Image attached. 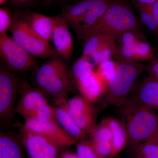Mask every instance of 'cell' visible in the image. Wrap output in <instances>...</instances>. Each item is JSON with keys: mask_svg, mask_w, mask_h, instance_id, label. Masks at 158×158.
Segmentation results:
<instances>
[{"mask_svg": "<svg viewBox=\"0 0 158 158\" xmlns=\"http://www.w3.org/2000/svg\"><path fill=\"white\" fill-rule=\"evenodd\" d=\"M9 31L13 39L34 56L49 59L59 56L54 47L40 38L29 28L19 14L13 17V23Z\"/></svg>", "mask_w": 158, "mask_h": 158, "instance_id": "5b68a950", "label": "cell"}, {"mask_svg": "<svg viewBox=\"0 0 158 158\" xmlns=\"http://www.w3.org/2000/svg\"><path fill=\"white\" fill-rule=\"evenodd\" d=\"M140 29L139 20L131 6L123 1L112 0L98 22L81 39L84 40L92 34H100L116 41L125 32Z\"/></svg>", "mask_w": 158, "mask_h": 158, "instance_id": "6da1fadb", "label": "cell"}, {"mask_svg": "<svg viewBox=\"0 0 158 158\" xmlns=\"http://www.w3.org/2000/svg\"><path fill=\"white\" fill-rule=\"evenodd\" d=\"M50 106L42 92L31 86L27 81H23L15 113L21 115L25 119H37Z\"/></svg>", "mask_w": 158, "mask_h": 158, "instance_id": "ba28073f", "label": "cell"}, {"mask_svg": "<svg viewBox=\"0 0 158 158\" xmlns=\"http://www.w3.org/2000/svg\"><path fill=\"white\" fill-rule=\"evenodd\" d=\"M76 84L82 96L90 102L96 101L102 95L106 86V83L96 71L88 77L77 81Z\"/></svg>", "mask_w": 158, "mask_h": 158, "instance_id": "ac0fdd59", "label": "cell"}, {"mask_svg": "<svg viewBox=\"0 0 158 158\" xmlns=\"http://www.w3.org/2000/svg\"><path fill=\"white\" fill-rule=\"evenodd\" d=\"M77 154L79 158H100L90 141L81 140L77 146Z\"/></svg>", "mask_w": 158, "mask_h": 158, "instance_id": "f1b7e54d", "label": "cell"}, {"mask_svg": "<svg viewBox=\"0 0 158 158\" xmlns=\"http://www.w3.org/2000/svg\"><path fill=\"white\" fill-rule=\"evenodd\" d=\"M146 40V38L140 30H132L122 34L116 40L118 44L124 45H134L141 41Z\"/></svg>", "mask_w": 158, "mask_h": 158, "instance_id": "4316f807", "label": "cell"}, {"mask_svg": "<svg viewBox=\"0 0 158 158\" xmlns=\"http://www.w3.org/2000/svg\"><path fill=\"white\" fill-rule=\"evenodd\" d=\"M7 1H8V0H0V5H1V6L3 5V4H5Z\"/></svg>", "mask_w": 158, "mask_h": 158, "instance_id": "f35d334b", "label": "cell"}, {"mask_svg": "<svg viewBox=\"0 0 158 158\" xmlns=\"http://www.w3.org/2000/svg\"><path fill=\"white\" fill-rule=\"evenodd\" d=\"M19 14L34 34L49 43L56 24V16L51 17L31 11Z\"/></svg>", "mask_w": 158, "mask_h": 158, "instance_id": "5bb4252c", "label": "cell"}, {"mask_svg": "<svg viewBox=\"0 0 158 158\" xmlns=\"http://www.w3.org/2000/svg\"><path fill=\"white\" fill-rule=\"evenodd\" d=\"M111 37L100 34H92L84 40V44L81 57L91 59L97 52Z\"/></svg>", "mask_w": 158, "mask_h": 158, "instance_id": "44dd1931", "label": "cell"}, {"mask_svg": "<svg viewBox=\"0 0 158 158\" xmlns=\"http://www.w3.org/2000/svg\"><path fill=\"white\" fill-rule=\"evenodd\" d=\"M16 73L3 62L0 65V118L1 124L8 123L15 113L16 102L22 86Z\"/></svg>", "mask_w": 158, "mask_h": 158, "instance_id": "8992f818", "label": "cell"}, {"mask_svg": "<svg viewBox=\"0 0 158 158\" xmlns=\"http://www.w3.org/2000/svg\"><path fill=\"white\" fill-rule=\"evenodd\" d=\"M112 0H83L66 6L57 16L80 38L95 25Z\"/></svg>", "mask_w": 158, "mask_h": 158, "instance_id": "7a4b0ae2", "label": "cell"}, {"mask_svg": "<svg viewBox=\"0 0 158 158\" xmlns=\"http://www.w3.org/2000/svg\"><path fill=\"white\" fill-rule=\"evenodd\" d=\"M127 104L126 124L128 142L130 148L152 138L158 130V114L148 108L131 101Z\"/></svg>", "mask_w": 158, "mask_h": 158, "instance_id": "277c9868", "label": "cell"}, {"mask_svg": "<svg viewBox=\"0 0 158 158\" xmlns=\"http://www.w3.org/2000/svg\"><path fill=\"white\" fill-rule=\"evenodd\" d=\"M21 143L14 134L1 131L0 158H24Z\"/></svg>", "mask_w": 158, "mask_h": 158, "instance_id": "d6986e66", "label": "cell"}, {"mask_svg": "<svg viewBox=\"0 0 158 158\" xmlns=\"http://www.w3.org/2000/svg\"><path fill=\"white\" fill-rule=\"evenodd\" d=\"M148 140L155 141V142H156V143L158 144V130L155 135L153 136L152 138H151L150 139H149V140ZM148 140H147V141H148Z\"/></svg>", "mask_w": 158, "mask_h": 158, "instance_id": "8d00e7d4", "label": "cell"}, {"mask_svg": "<svg viewBox=\"0 0 158 158\" xmlns=\"http://www.w3.org/2000/svg\"><path fill=\"white\" fill-rule=\"evenodd\" d=\"M64 104L77 125L86 134L91 135L97 125L95 111L90 102L81 95L64 100Z\"/></svg>", "mask_w": 158, "mask_h": 158, "instance_id": "30bf717a", "label": "cell"}, {"mask_svg": "<svg viewBox=\"0 0 158 158\" xmlns=\"http://www.w3.org/2000/svg\"><path fill=\"white\" fill-rule=\"evenodd\" d=\"M130 158H158V144L148 140L131 148Z\"/></svg>", "mask_w": 158, "mask_h": 158, "instance_id": "7402d4cb", "label": "cell"}, {"mask_svg": "<svg viewBox=\"0 0 158 158\" xmlns=\"http://www.w3.org/2000/svg\"><path fill=\"white\" fill-rule=\"evenodd\" d=\"M106 120L113 135L112 157L113 158L122 151L127 145V133L124 125L117 119L110 118Z\"/></svg>", "mask_w": 158, "mask_h": 158, "instance_id": "ffe728a7", "label": "cell"}, {"mask_svg": "<svg viewBox=\"0 0 158 158\" xmlns=\"http://www.w3.org/2000/svg\"><path fill=\"white\" fill-rule=\"evenodd\" d=\"M92 135V141H111L112 142V132L108 124L106 119L97 126Z\"/></svg>", "mask_w": 158, "mask_h": 158, "instance_id": "83f0119b", "label": "cell"}, {"mask_svg": "<svg viewBox=\"0 0 158 158\" xmlns=\"http://www.w3.org/2000/svg\"><path fill=\"white\" fill-rule=\"evenodd\" d=\"M59 1H61V0H43V2L46 4H50Z\"/></svg>", "mask_w": 158, "mask_h": 158, "instance_id": "74e56055", "label": "cell"}, {"mask_svg": "<svg viewBox=\"0 0 158 158\" xmlns=\"http://www.w3.org/2000/svg\"><path fill=\"white\" fill-rule=\"evenodd\" d=\"M0 57L8 69L15 73L34 71L38 67L35 57L7 34L0 36Z\"/></svg>", "mask_w": 158, "mask_h": 158, "instance_id": "52a82bcc", "label": "cell"}, {"mask_svg": "<svg viewBox=\"0 0 158 158\" xmlns=\"http://www.w3.org/2000/svg\"><path fill=\"white\" fill-rule=\"evenodd\" d=\"M135 59L138 61H152L154 59V50L147 40L138 43L135 47Z\"/></svg>", "mask_w": 158, "mask_h": 158, "instance_id": "484cf974", "label": "cell"}, {"mask_svg": "<svg viewBox=\"0 0 158 158\" xmlns=\"http://www.w3.org/2000/svg\"><path fill=\"white\" fill-rule=\"evenodd\" d=\"M135 5L138 10L141 22L158 38V26L151 11L145 5Z\"/></svg>", "mask_w": 158, "mask_h": 158, "instance_id": "d4e9b609", "label": "cell"}, {"mask_svg": "<svg viewBox=\"0 0 158 158\" xmlns=\"http://www.w3.org/2000/svg\"><path fill=\"white\" fill-rule=\"evenodd\" d=\"M148 77L158 81V57L151 62L146 67Z\"/></svg>", "mask_w": 158, "mask_h": 158, "instance_id": "1f68e13d", "label": "cell"}, {"mask_svg": "<svg viewBox=\"0 0 158 158\" xmlns=\"http://www.w3.org/2000/svg\"><path fill=\"white\" fill-rule=\"evenodd\" d=\"M77 88L76 81L67 65L55 75L41 90L46 96L52 97L57 100L65 99L69 94Z\"/></svg>", "mask_w": 158, "mask_h": 158, "instance_id": "7c38bea8", "label": "cell"}, {"mask_svg": "<svg viewBox=\"0 0 158 158\" xmlns=\"http://www.w3.org/2000/svg\"><path fill=\"white\" fill-rule=\"evenodd\" d=\"M13 22L11 12L5 7L0 9V36L7 34L10 30Z\"/></svg>", "mask_w": 158, "mask_h": 158, "instance_id": "f546056e", "label": "cell"}, {"mask_svg": "<svg viewBox=\"0 0 158 158\" xmlns=\"http://www.w3.org/2000/svg\"><path fill=\"white\" fill-rule=\"evenodd\" d=\"M19 125L20 139L30 158H58L61 148L42 136L30 132Z\"/></svg>", "mask_w": 158, "mask_h": 158, "instance_id": "8fae6325", "label": "cell"}, {"mask_svg": "<svg viewBox=\"0 0 158 158\" xmlns=\"http://www.w3.org/2000/svg\"><path fill=\"white\" fill-rule=\"evenodd\" d=\"M48 59L34 70L33 79L34 88L40 91L56 74L68 65L67 62L59 56Z\"/></svg>", "mask_w": 158, "mask_h": 158, "instance_id": "2e32d148", "label": "cell"}, {"mask_svg": "<svg viewBox=\"0 0 158 158\" xmlns=\"http://www.w3.org/2000/svg\"><path fill=\"white\" fill-rule=\"evenodd\" d=\"M117 43L115 40L110 38L94 55L91 57V62L94 66L98 65L105 61L110 60L116 50Z\"/></svg>", "mask_w": 158, "mask_h": 158, "instance_id": "cb8c5ba5", "label": "cell"}, {"mask_svg": "<svg viewBox=\"0 0 158 158\" xmlns=\"http://www.w3.org/2000/svg\"><path fill=\"white\" fill-rule=\"evenodd\" d=\"M116 64L110 60L105 61L98 65L97 73L101 77L106 85L107 83L113 76L116 70Z\"/></svg>", "mask_w": 158, "mask_h": 158, "instance_id": "4dcf8cb0", "label": "cell"}, {"mask_svg": "<svg viewBox=\"0 0 158 158\" xmlns=\"http://www.w3.org/2000/svg\"><path fill=\"white\" fill-rule=\"evenodd\" d=\"M132 102L158 112V81L147 78L139 85Z\"/></svg>", "mask_w": 158, "mask_h": 158, "instance_id": "9a60e30c", "label": "cell"}, {"mask_svg": "<svg viewBox=\"0 0 158 158\" xmlns=\"http://www.w3.org/2000/svg\"><path fill=\"white\" fill-rule=\"evenodd\" d=\"M94 66L90 59L81 56L74 62L71 68L72 73L76 81L91 75L94 71Z\"/></svg>", "mask_w": 158, "mask_h": 158, "instance_id": "603a6c76", "label": "cell"}, {"mask_svg": "<svg viewBox=\"0 0 158 158\" xmlns=\"http://www.w3.org/2000/svg\"><path fill=\"white\" fill-rule=\"evenodd\" d=\"M134 4L141 5H148L155 2L158 0H133Z\"/></svg>", "mask_w": 158, "mask_h": 158, "instance_id": "d590c367", "label": "cell"}, {"mask_svg": "<svg viewBox=\"0 0 158 158\" xmlns=\"http://www.w3.org/2000/svg\"><path fill=\"white\" fill-rule=\"evenodd\" d=\"M58 158H79L77 155L74 153L67 151L60 154Z\"/></svg>", "mask_w": 158, "mask_h": 158, "instance_id": "e575fe53", "label": "cell"}, {"mask_svg": "<svg viewBox=\"0 0 158 158\" xmlns=\"http://www.w3.org/2000/svg\"><path fill=\"white\" fill-rule=\"evenodd\" d=\"M145 69V65L140 62L119 61L102 96L108 103L118 106L124 105L128 94Z\"/></svg>", "mask_w": 158, "mask_h": 158, "instance_id": "3957f363", "label": "cell"}, {"mask_svg": "<svg viewBox=\"0 0 158 158\" xmlns=\"http://www.w3.org/2000/svg\"><path fill=\"white\" fill-rule=\"evenodd\" d=\"M15 6L19 7L31 6L37 2L38 0H9Z\"/></svg>", "mask_w": 158, "mask_h": 158, "instance_id": "d6a6232c", "label": "cell"}, {"mask_svg": "<svg viewBox=\"0 0 158 158\" xmlns=\"http://www.w3.org/2000/svg\"><path fill=\"white\" fill-rule=\"evenodd\" d=\"M65 99L55 101L56 106H53L55 118L58 124L69 135L77 141L85 138L86 134L80 129L74 121L64 104Z\"/></svg>", "mask_w": 158, "mask_h": 158, "instance_id": "e0dca14e", "label": "cell"}, {"mask_svg": "<svg viewBox=\"0 0 158 158\" xmlns=\"http://www.w3.org/2000/svg\"><path fill=\"white\" fill-rule=\"evenodd\" d=\"M22 126L28 131L42 136L61 148L71 146L77 142L57 121L42 122L34 118H27Z\"/></svg>", "mask_w": 158, "mask_h": 158, "instance_id": "9c48e42d", "label": "cell"}, {"mask_svg": "<svg viewBox=\"0 0 158 158\" xmlns=\"http://www.w3.org/2000/svg\"><path fill=\"white\" fill-rule=\"evenodd\" d=\"M151 11L158 26V1L150 5H145Z\"/></svg>", "mask_w": 158, "mask_h": 158, "instance_id": "836d02e7", "label": "cell"}, {"mask_svg": "<svg viewBox=\"0 0 158 158\" xmlns=\"http://www.w3.org/2000/svg\"><path fill=\"white\" fill-rule=\"evenodd\" d=\"M56 16V22L52 34V40L59 56L67 62L73 55V39L67 25L62 19L57 15Z\"/></svg>", "mask_w": 158, "mask_h": 158, "instance_id": "4fadbf2b", "label": "cell"}]
</instances>
